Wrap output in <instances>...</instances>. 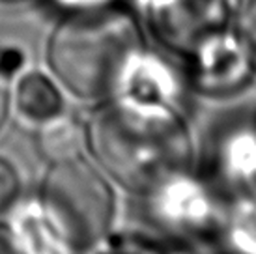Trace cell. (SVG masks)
Returning a JSON list of instances; mask_svg holds the SVG:
<instances>
[{
    "mask_svg": "<svg viewBox=\"0 0 256 254\" xmlns=\"http://www.w3.org/2000/svg\"><path fill=\"white\" fill-rule=\"evenodd\" d=\"M38 204L75 254L105 245L114 232L118 215L114 184L82 156L50 162Z\"/></svg>",
    "mask_w": 256,
    "mask_h": 254,
    "instance_id": "obj_3",
    "label": "cell"
},
{
    "mask_svg": "<svg viewBox=\"0 0 256 254\" xmlns=\"http://www.w3.org/2000/svg\"><path fill=\"white\" fill-rule=\"evenodd\" d=\"M19 66L10 52L0 49V131L4 129L12 112V80Z\"/></svg>",
    "mask_w": 256,
    "mask_h": 254,
    "instance_id": "obj_13",
    "label": "cell"
},
{
    "mask_svg": "<svg viewBox=\"0 0 256 254\" xmlns=\"http://www.w3.org/2000/svg\"><path fill=\"white\" fill-rule=\"evenodd\" d=\"M136 17L120 4L60 14L43 47V66L68 98L98 105L112 96L129 56L142 47Z\"/></svg>",
    "mask_w": 256,
    "mask_h": 254,
    "instance_id": "obj_2",
    "label": "cell"
},
{
    "mask_svg": "<svg viewBox=\"0 0 256 254\" xmlns=\"http://www.w3.org/2000/svg\"><path fill=\"white\" fill-rule=\"evenodd\" d=\"M187 54V82L192 94L204 98H232L243 92L256 77L250 52L238 30H217L196 43Z\"/></svg>",
    "mask_w": 256,
    "mask_h": 254,
    "instance_id": "obj_6",
    "label": "cell"
},
{
    "mask_svg": "<svg viewBox=\"0 0 256 254\" xmlns=\"http://www.w3.org/2000/svg\"><path fill=\"white\" fill-rule=\"evenodd\" d=\"M12 232L24 254H75L47 220L38 202L24 206L19 212Z\"/></svg>",
    "mask_w": 256,
    "mask_h": 254,
    "instance_id": "obj_12",
    "label": "cell"
},
{
    "mask_svg": "<svg viewBox=\"0 0 256 254\" xmlns=\"http://www.w3.org/2000/svg\"><path fill=\"white\" fill-rule=\"evenodd\" d=\"M236 30L242 36L243 43L247 45L256 71V0H243L242 2Z\"/></svg>",
    "mask_w": 256,
    "mask_h": 254,
    "instance_id": "obj_15",
    "label": "cell"
},
{
    "mask_svg": "<svg viewBox=\"0 0 256 254\" xmlns=\"http://www.w3.org/2000/svg\"><path fill=\"white\" fill-rule=\"evenodd\" d=\"M0 254H24L12 228L0 226Z\"/></svg>",
    "mask_w": 256,
    "mask_h": 254,
    "instance_id": "obj_17",
    "label": "cell"
},
{
    "mask_svg": "<svg viewBox=\"0 0 256 254\" xmlns=\"http://www.w3.org/2000/svg\"><path fill=\"white\" fill-rule=\"evenodd\" d=\"M208 254H256V194L228 196Z\"/></svg>",
    "mask_w": 256,
    "mask_h": 254,
    "instance_id": "obj_9",
    "label": "cell"
},
{
    "mask_svg": "<svg viewBox=\"0 0 256 254\" xmlns=\"http://www.w3.org/2000/svg\"><path fill=\"white\" fill-rule=\"evenodd\" d=\"M105 245V254H206L187 241L146 224L124 232H112Z\"/></svg>",
    "mask_w": 256,
    "mask_h": 254,
    "instance_id": "obj_10",
    "label": "cell"
},
{
    "mask_svg": "<svg viewBox=\"0 0 256 254\" xmlns=\"http://www.w3.org/2000/svg\"><path fill=\"white\" fill-rule=\"evenodd\" d=\"M21 190L19 174L14 164L0 157V215L6 213L17 202Z\"/></svg>",
    "mask_w": 256,
    "mask_h": 254,
    "instance_id": "obj_14",
    "label": "cell"
},
{
    "mask_svg": "<svg viewBox=\"0 0 256 254\" xmlns=\"http://www.w3.org/2000/svg\"><path fill=\"white\" fill-rule=\"evenodd\" d=\"M135 198L144 224L187 241L208 254L228 196L192 164L161 180Z\"/></svg>",
    "mask_w": 256,
    "mask_h": 254,
    "instance_id": "obj_4",
    "label": "cell"
},
{
    "mask_svg": "<svg viewBox=\"0 0 256 254\" xmlns=\"http://www.w3.org/2000/svg\"><path fill=\"white\" fill-rule=\"evenodd\" d=\"M28 2H34V0H0V6L14 8V6H22V4H28Z\"/></svg>",
    "mask_w": 256,
    "mask_h": 254,
    "instance_id": "obj_18",
    "label": "cell"
},
{
    "mask_svg": "<svg viewBox=\"0 0 256 254\" xmlns=\"http://www.w3.org/2000/svg\"><path fill=\"white\" fill-rule=\"evenodd\" d=\"M194 168L226 196L256 194V110L224 116L196 136Z\"/></svg>",
    "mask_w": 256,
    "mask_h": 254,
    "instance_id": "obj_5",
    "label": "cell"
},
{
    "mask_svg": "<svg viewBox=\"0 0 256 254\" xmlns=\"http://www.w3.org/2000/svg\"><path fill=\"white\" fill-rule=\"evenodd\" d=\"M66 92L43 68H19L12 80V110L21 120L42 126L66 112Z\"/></svg>",
    "mask_w": 256,
    "mask_h": 254,
    "instance_id": "obj_8",
    "label": "cell"
},
{
    "mask_svg": "<svg viewBox=\"0 0 256 254\" xmlns=\"http://www.w3.org/2000/svg\"><path fill=\"white\" fill-rule=\"evenodd\" d=\"M103 254H105V252H103Z\"/></svg>",
    "mask_w": 256,
    "mask_h": 254,
    "instance_id": "obj_19",
    "label": "cell"
},
{
    "mask_svg": "<svg viewBox=\"0 0 256 254\" xmlns=\"http://www.w3.org/2000/svg\"><path fill=\"white\" fill-rule=\"evenodd\" d=\"M47 2L56 8L60 14H66V12H80V10L112 6V4H118L120 0H47Z\"/></svg>",
    "mask_w": 256,
    "mask_h": 254,
    "instance_id": "obj_16",
    "label": "cell"
},
{
    "mask_svg": "<svg viewBox=\"0 0 256 254\" xmlns=\"http://www.w3.org/2000/svg\"><path fill=\"white\" fill-rule=\"evenodd\" d=\"M84 148L114 185L133 196L194 164L189 114L107 99L84 122Z\"/></svg>",
    "mask_w": 256,
    "mask_h": 254,
    "instance_id": "obj_1",
    "label": "cell"
},
{
    "mask_svg": "<svg viewBox=\"0 0 256 254\" xmlns=\"http://www.w3.org/2000/svg\"><path fill=\"white\" fill-rule=\"evenodd\" d=\"M191 94L185 71L176 70L164 56L142 45L126 62L108 99L189 114Z\"/></svg>",
    "mask_w": 256,
    "mask_h": 254,
    "instance_id": "obj_7",
    "label": "cell"
},
{
    "mask_svg": "<svg viewBox=\"0 0 256 254\" xmlns=\"http://www.w3.org/2000/svg\"><path fill=\"white\" fill-rule=\"evenodd\" d=\"M36 144L42 157L47 159L49 164L77 157L84 148V124L66 110L56 118L38 126Z\"/></svg>",
    "mask_w": 256,
    "mask_h": 254,
    "instance_id": "obj_11",
    "label": "cell"
}]
</instances>
